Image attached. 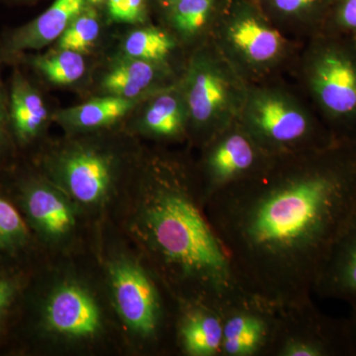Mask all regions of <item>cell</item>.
Returning a JSON list of instances; mask_svg holds the SVG:
<instances>
[{
    "instance_id": "6da1fadb",
    "label": "cell",
    "mask_w": 356,
    "mask_h": 356,
    "mask_svg": "<svg viewBox=\"0 0 356 356\" xmlns=\"http://www.w3.org/2000/svg\"><path fill=\"white\" fill-rule=\"evenodd\" d=\"M206 207L248 292L277 309L303 303L356 208V142L274 156Z\"/></svg>"
},
{
    "instance_id": "7a4b0ae2",
    "label": "cell",
    "mask_w": 356,
    "mask_h": 356,
    "mask_svg": "<svg viewBox=\"0 0 356 356\" xmlns=\"http://www.w3.org/2000/svg\"><path fill=\"white\" fill-rule=\"evenodd\" d=\"M142 212L147 245L180 302L222 311L252 294L211 221L200 184L184 166L161 161Z\"/></svg>"
},
{
    "instance_id": "3957f363",
    "label": "cell",
    "mask_w": 356,
    "mask_h": 356,
    "mask_svg": "<svg viewBox=\"0 0 356 356\" xmlns=\"http://www.w3.org/2000/svg\"><path fill=\"white\" fill-rule=\"evenodd\" d=\"M311 106L337 140L356 142V39L318 32L298 62Z\"/></svg>"
},
{
    "instance_id": "277c9868",
    "label": "cell",
    "mask_w": 356,
    "mask_h": 356,
    "mask_svg": "<svg viewBox=\"0 0 356 356\" xmlns=\"http://www.w3.org/2000/svg\"><path fill=\"white\" fill-rule=\"evenodd\" d=\"M238 120L271 156L323 149L337 140L311 105L269 81L248 86Z\"/></svg>"
},
{
    "instance_id": "5b68a950",
    "label": "cell",
    "mask_w": 356,
    "mask_h": 356,
    "mask_svg": "<svg viewBox=\"0 0 356 356\" xmlns=\"http://www.w3.org/2000/svg\"><path fill=\"white\" fill-rule=\"evenodd\" d=\"M209 39L248 84L268 81L296 56V44L255 0H228Z\"/></svg>"
},
{
    "instance_id": "8992f818",
    "label": "cell",
    "mask_w": 356,
    "mask_h": 356,
    "mask_svg": "<svg viewBox=\"0 0 356 356\" xmlns=\"http://www.w3.org/2000/svg\"><path fill=\"white\" fill-rule=\"evenodd\" d=\"M179 83L188 109L189 127L203 145L238 120L250 86L210 39L192 56Z\"/></svg>"
},
{
    "instance_id": "52a82bcc",
    "label": "cell",
    "mask_w": 356,
    "mask_h": 356,
    "mask_svg": "<svg viewBox=\"0 0 356 356\" xmlns=\"http://www.w3.org/2000/svg\"><path fill=\"white\" fill-rule=\"evenodd\" d=\"M277 310L268 356H353L346 318L325 315L312 299Z\"/></svg>"
},
{
    "instance_id": "ba28073f",
    "label": "cell",
    "mask_w": 356,
    "mask_h": 356,
    "mask_svg": "<svg viewBox=\"0 0 356 356\" xmlns=\"http://www.w3.org/2000/svg\"><path fill=\"white\" fill-rule=\"evenodd\" d=\"M203 146L199 184L206 203L219 192L254 177L274 158L238 120L213 136Z\"/></svg>"
},
{
    "instance_id": "9c48e42d",
    "label": "cell",
    "mask_w": 356,
    "mask_h": 356,
    "mask_svg": "<svg viewBox=\"0 0 356 356\" xmlns=\"http://www.w3.org/2000/svg\"><path fill=\"white\" fill-rule=\"evenodd\" d=\"M221 356H268L278 310L264 299L248 295L221 311Z\"/></svg>"
},
{
    "instance_id": "30bf717a",
    "label": "cell",
    "mask_w": 356,
    "mask_h": 356,
    "mask_svg": "<svg viewBox=\"0 0 356 356\" xmlns=\"http://www.w3.org/2000/svg\"><path fill=\"white\" fill-rule=\"evenodd\" d=\"M117 308L129 327L153 339L163 325V305L158 287L146 271L128 262L112 269Z\"/></svg>"
},
{
    "instance_id": "8fae6325",
    "label": "cell",
    "mask_w": 356,
    "mask_h": 356,
    "mask_svg": "<svg viewBox=\"0 0 356 356\" xmlns=\"http://www.w3.org/2000/svg\"><path fill=\"white\" fill-rule=\"evenodd\" d=\"M313 293L356 307V208L332 243Z\"/></svg>"
},
{
    "instance_id": "7c38bea8",
    "label": "cell",
    "mask_w": 356,
    "mask_h": 356,
    "mask_svg": "<svg viewBox=\"0 0 356 356\" xmlns=\"http://www.w3.org/2000/svg\"><path fill=\"white\" fill-rule=\"evenodd\" d=\"M89 6L88 0H54L41 15L13 30L3 42V53L15 56L39 50L60 39L67 28Z\"/></svg>"
},
{
    "instance_id": "4fadbf2b",
    "label": "cell",
    "mask_w": 356,
    "mask_h": 356,
    "mask_svg": "<svg viewBox=\"0 0 356 356\" xmlns=\"http://www.w3.org/2000/svg\"><path fill=\"white\" fill-rule=\"evenodd\" d=\"M184 308L177 318L180 350L189 356H221V311L199 302H180Z\"/></svg>"
},
{
    "instance_id": "5bb4252c",
    "label": "cell",
    "mask_w": 356,
    "mask_h": 356,
    "mask_svg": "<svg viewBox=\"0 0 356 356\" xmlns=\"http://www.w3.org/2000/svg\"><path fill=\"white\" fill-rule=\"evenodd\" d=\"M47 315L51 329L67 336L90 337L99 329V311L95 301L74 285L62 287L54 294Z\"/></svg>"
},
{
    "instance_id": "9a60e30c",
    "label": "cell",
    "mask_w": 356,
    "mask_h": 356,
    "mask_svg": "<svg viewBox=\"0 0 356 356\" xmlns=\"http://www.w3.org/2000/svg\"><path fill=\"white\" fill-rule=\"evenodd\" d=\"M274 25L287 36L307 39L322 30L334 0H255Z\"/></svg>"
},
{
    "instance_id": "2e32d148",
    "label": "cell",
    "mask_w": 356,
    "mask_h": 356,
    "mask_svg": "<svg viewBox=\"0 0 356 356\" xmlns=\"http://www.w3.org/2000/svg\"><path fill=\"white\" fill-rule=\"evenodd\" d=\"M153 97L143 119L145 129L163 139L184 136L189 127V114L180 83L156 91Z\"/></svg>"
},
{
    "instance_id": "e0dca14e",
    "label": "cell",
    "mask_w": 356,
    "mask_h": 356,
    "mask_svg": "<svg viewBox=\"0 0 356 356\" xmlns=\"http://www.w3.org/2000/svg\"><path fill=\"white\" fill-rule=\"evenodd\" d=\"M170 76V65L132 58L116 65L106 74L103 88L111 95L131 99L146 91H156L172 86L166 83Z\"/></svg>"
},
{
    "instance_id": "ac0fdd59",
    "label": "cell",
    "mask_w": 356,
    "mask_h": 356,
    "mask_svg": "<svg viewBox=\"0 0 356 356\" xmlns=\"http://www.w3.org/2000/svg\"><path fill=\"white\" fill-rule=\"evenodd\" d=\"M227 2L228 0H177L163 13L178 40H207Z\"/></svg>"
},
{
    "instance_id": "d6986e66",
    "label": "cell",
    "mask_w": 356,
    "mask_h": 356,
    "mask_svg": "<svg viewBox=\"0 0 356 356\" xmlns=\"http://www.w3.org/2000/svg\"><path fill=\"white\" fill-rule=\"evenodd\" d=\"M8 116L14 133L22 142L36 137L48 118L43 98L18 70L11 81Z\"/></svg>"
},
{
    "instance_id": "ffe728a7",
    "label": "cell",
    "mask_w": 356,
    "mask_h": 356,
    "mask_svg": "<svg viewBox=\"0 0 356 356\" xmlns=\"http://www.w3.org/2000/svg\"><path fill=\"white\" fill-rule=\"evenodd\" d=\"M65 177L74 197L89 204L104 195L111 173L108 161L103 156L91 152H81L65 161Z\"/></svg>"
},
{
    "instance_id": "44dd1931",
    "label": "cell",
    "mask_w": 356,
    "mask_h": 356,
    "mask_svg": "<svg viewBox=\"0 0 356 356\" xmlns=\"http://www.w3.org/2000/svg\"><path fill=\"white\" fill-rule=\"evenodd\" d=\"M27 207L33 220L51 235H63L74 224L72 210L67 204L49 189H33L28 195Z\"/></svg>"
},
{
    "instance_id": "7402d4cb",
    "label": "cell",
    "mask_w": 356,
    "mask_h": 356,
    "mask_svg": "<svg viewBox=\"0 0 356 356\" xmlns=\"http://www.w3.org/2000/svg\"><path fill=\"white\" fill-rule=\"evenodd\" d=\"M178 42L177 37L170 31L146 27L129 35L124 50L134 58L168 65V60L177 49Z\"/></svg>"
},
{
    "instance_id": "603a6c76",
    "label": "cell",
    "mask_w": 356,
    "mask_h": 356,
    "mask_svg": "<svg viewBox=\"0 0 356 356\" xmlns=\"http://www.w3.org/2000/svg\"><path fill=\"white\" fill-rule=\"evenodd\" d=\"M133 104L132 100L129 98L110 95L84 103L62 112L60 115L65 121L76 127L97 128L122 118L132 108Z\"/></svg>"
},
{
    "instance_id": "cb8c5ba5",
    "label": "cell",
    "mask_w": 356,
    "mask_h": 356,
    "mask_svg": "<svg viewBox=\"0 0 356 356\" xmlns=\"http://www.w3.org/2000/svg\"><path fill=\"white\" fill-rule=\"evenodd\" d=\"M33 65L51 83L63 86L76 83L86 70V63L81 54L70 50L40 56L34 58Z\"/></svg>"
},
{
    "instance_id": "d4e9b609",
    "label": "cell",
    "mask_w": 356,
    "mask_h": 356,
    "mask_svg": "<svg viewBox=\"0 0 356 356\" xmlns=\"http://www.w3.org/2000/svg\"><path fill=\"white\" fill-rule=\"evenodd\" d=\"M100 32L98 14L93 6H88L70 23L60 36V50H70L83 53L95 44Z\"/></svg>"
},
{
    "instance_id": "484cf974",
    "label": "cell",
    "mask_w": 356,
    "mask_h": 356,
    "mask_svg": "<svg viewBox=\"0 0 356 356\" xmlns=\"http://www.w3.org/2000/svg\"><path fill=\"white\" fill-rule=\"evenodd\" d=\"M320 32L356 39V0H334Z\"/></svg>"
},
{
    "instance_id": "4316f807",
    "label": "cell",
    "mask_w": 356,
    "mask_h": 356,
    "mask_svg": "<svg viewBox=\"0 0 356 356\" xmlns=\"http://www.w3.org/2000/svg\"><path fill=\"white\" fill-rule=\"evenodd\" d=\"M27 228L18 211L0 198V250L20 245L27 238Z\"/></svg>"
},
{
    "instance_id": "83f0119b",
    "label": "cell",
    "mask_w": 356,
    "mask_h": 356,
    "mask_svg": "<svg viewBox=\"0 0 356 356\" xmlns=\"http://www.w3.org/2000/svg\"><path fill=\"white\" fill-rule=\"evenodd\" d=\"M110 19L122 23H145L149 15V0H107Z\"/></svg>"
},
{
    "instance_id": "f1b7e54d",
    "label": "cell",
    "mask_w": 356,
    "mask_h": 356,
    "mask_svg": "<svg viewBox=\"0 0 356 356\" xmlns=\"http://www.w3.org/2000/svg\"><path fill=\"white\" fill-rule=\"evenodd\" d=\"M7 119H9L8 102H6V95H4L1 84H0V146L3 140Z\"/></svg>"
},
{
    "instance_id": "f546056e",
    "label": "cell",
    "mask_w": 356,
    "mask_h": 356,
    "mask_svg": "<svg viewBox=\"0 0 356 356\" xmlns=\"http://www.w3.org/2000/svg\"><path fill=\"white\" fill-rule=\"evenodd\" d=\"M13 295V289L11 285L6 281L0 280V311L3 310L10 303Z\"/></svg>"
},
{
    "instance_id": "4dcf8cb0",
    "label": "cell",
    "mask_w": 356,
    "mask_h": 356,
    "mask_svg": "<svg viewBox=\"0 0 356 356\" xmlns=\"http://www.w3.org/2000/svg\"><path fill=\"white\" fill-rule=\"evenodd\" d=\"M348 320V330H350L351 346H353V356H356V307L351 308V314Z\"/></svg>"
},
{
    "instance_id": "1f68e13d",
    "label": "cell",
    "mask_w": 356,
    "mask_h": 356,
    "mask_svg": "<svg viewBox=\"0 0 356 356\" xmlns=\"http://www.w3.org/2000/svg\"><path fill=\"white\" fill-rule=\"evenodd\" d=\"M161 10L165 11L168 7L175 3L177 0H154Z\"/></svg>"
},
{
    "instance_id": "d6a6232c",
    "label": "cell",
    "mask_w": 356,
    "mask_h": 356,
    "mask_svg": "<svg viewBox=\"0 0 356 356\" xmlns=\"http://www.w3.org/2000/svg\"><path fill=\"white\" fill-rule=\"evenodd\" d=\"M106 1L107 0H88L89 6L93 7L102 6V4H104Z\"/></svg>"
},
{
    "instance_id": "836d02e7",
    "label": "cell",
    "mask_w": 356,
    "mask_h": 356,
    "mask_svg": "<svg viewBox=\"0 0 356 356\" xmlns=\"http://www.w3.org/2000/svg\"><path fill=\"white\" fill-rule=\"evenodd\" d=\"M22 1H23V0H22Z\"/></svg>"
}]
</instances>
